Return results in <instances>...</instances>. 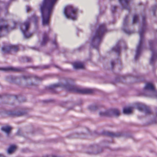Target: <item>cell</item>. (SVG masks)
Listing matches in <instances>:
<instances>
[{"instance_id": "cell-1", "label": "cell", "mask_w": 157, "mask_h": 157, "mask_svg": "<svg viewBox=\"0 0 157 157\" xmlns=\"http://www.w3.org/2000/svg\"><path fill=\"white\" fill-rule=\"evenodd\" d=\"M145 14L142 6L132 8L124 18L123 29L127 34L139 33L144 24Z\"/></svg>"}, {"instance_id": "cell-2", "label": "cell", "mask_w": 157, "mask_h": 157, "mask_svg": "<svg viewBox=\"0 0 157 157\" xmlns=\"http://www.w3.org/2000/svg\"><path fill=\"white\" fill-rule=\"evenodd\" d=\"M122 42L117 45L109 52L105 59V66L108 70L115 73L120 72L123 69L122 62L121 59Z\"/></svg>"}, {"instance_id": "cell-3", "label": "cell", "mask_w": 157, "mask_h": 157, "mask_svg": "<svg viewBox=\"0 0 157 157\" xmlns=\"http://www.w3.org/2000/svg\"><path fill=\"white\" fill-rule=\"evenodd\" d=\"M7 82L19 86H37L41 84V78L33 75H8L6 77Z\"/></svg>"}, {"instance_id": "cell-4", "label": "cell", "mask_w": 157, "mask_h": 157, "mask_svg": "<svg viewBox=\"0 0 157 157\" xmlns=\"http://www.w3.org/2000/svg\"><path fill=\"white\" fill-rule=\"evenodd\" d=\"M38 20L37 16H32L22 24L20 29L26 38L30 37L36 32L38 28Z\"/></svg>"}, {"instance_id": "cell-5", "label": "cell", "mask_w": 157, "mask_h": 157, "mask_svg": "<svg viewBox=\"0 0 157 157\" xmlns=\"http://www.w3.org/2000/svg\"><path fill=\"white\" fill-rule=\"evenodd\" d=\"M57 0H43L41 7L42 24L44 25H48L49 23L51 16L53 7Z\"/></svg>"}, {"instance_id": "cell-6", "label": "cell", "mask_w": 157, "mask_h": 157, "mask_svg": "<svg viewBox=\"0 0 157 157\" xmlns=\"http://www.w3.org/2000/svg\"><path fill=\"white\" fill-rule=\"evenodd\" d=\"M25 97L21 95L5 94L1 96L0 101L1 104L9 106H15L19 105L26 101Z\"/></svg>"}, {"instance_id": "cell-7", "label": "cell", "mask_w": 157, "mask_h": 157, "mask_svg": "<svg viewBox=\"0 0 157 157\" xmlns=\"http://www.w3.org/2000/svg\"><path fill=\"white\" fill-rule=\"evenodd\" d=\"M61 87L65 89L67 91L72 93L81 94H90L93 92V90L90 89L81 87L75 85H72L68 83H61L55 84L51 87Z\"/></svg>"}, {"instance_id": "cell-8", "label": "cell", "mask_w": 157, "mask_h": 157, "mask_svg": "<svg viewBox=\"0 0 157 157\" xmlns=\"http://www.w3.org/2000/svg\"><path fill=\"white\" fill-rule=\"evenodd\" d=\"M107 31L106 25L103 24L99 26L91 41V46L93 48L98 49Z\"/></svg>"}, {"instance_id": "cell-9", "label": "cell", "mask_w": 157, "mask_h": 157, "mask_svg": "<svg viewBox=\"0 0 157 157\" xmlns=\"http://www.w3.org/2000/svg\"><path fill=\"white\" fill-rule=\"evenodd\" d=\"M144 80L143 78L133 75H125L119 76L116 78V81L119 83L124 84H132L140 83Z\"/></svg>"}, {"instance_id": "cell-10", "label": "cell", "mask_w": 157, "mask_h": 157, "mask_svg": "<svg viewBox=\"0 0 157 157\" xmlns=\"http://www.w3.org/2000/svg\"><path fill=\"white\" fill-rule=\"evenodd\" d=\"M15 26V24L14 22L5 20V19H3V20L2 19L1 21V27H0L1 36L2 37L6 36L12 29L14 28Z\"/></svg>"}, {"instance_id": "cell-11", "label": "cell", "mask_w": 157, "mask_h": 157, "mask_svg": "<svg viewBox=\"0 0 157 157\" xmlns=\"http://www.w3.org/2000/svg\"><path fill=\"white\" fill-rule=\"evenodd\" d=\"M27 113V112L26 110L22 109H16L6 110H1V117H16L24 116Z\"/></svg>"}, {"instance_id": "cell-12", "label": "cell", "mask_w": 157, "mask_h": 157, "mask_svg": "<svg viewBox=\"0 0 157 157\" xmlns=\"http://www.w3.org/2000/svg\"><path fill=\"white\" fill-rule=\"evenodd\" d=\"M134 109H136L141 112L145 113L146 115H151L153 114V111L152 109L146 104L141 102H135L132 104Z\"/></svg>"}, {"instance_id": "cell-13", "label": "cell", "mask_w": 157, "mask_h": 157, "mask_svg": "<svg viewBox=\"0 0 157 157\" xmlns=\"http://www.w3.org/2000/svg\"><path fill=\"white\" fill-rule=\"evenodd\" d=\"M104 151L103 147L98 144L90 145L87 147L86 153L89 155H99Z\"/></svg>"}, {"instance_id": "cell-14", "label": "cell", "mask_w": 157, "mask_h": 157, "mask_svg": "<svg viewBox=\"0 0 157 157\" xmlns=\"http://www.w3.org/2000/svg\"><path fill=\"white\" fill-rule=\"evenodd\" d=\"M120 114L121 113L120 110L115 108H111L104 111L101 112L100 113V116L109 118H117L119 117Z\"/></svg>"}, {"instance_id": "cell-15", "label": "cell", "mask_w": 157, "mask_h": 157, "mask_svg": "<svg viewBox=\"0 0 157 157\" xmlns=\"http://www.w3.org/2000/svg\"><path fill=\"white\" fill-rule=\"evenodd\" d=\"M65 14L68 18L72 19H75L77 17V10L76 8L69 5L66 6L65 9Z\"/></svg>"}, {"instance_id": "cell-16", "label": "cell", "mask_w": 157, "mask_h": 157, "mask_svg": "<svg viewBox=\"0 0 157 157\" xmlns=\"http://www.w3.org/2000/svg\"><path fill=\"white\" fill-rule=\"evenodd\" d=\"M19 48L15 45H4L2 48V51L3 53H15L17 52Z\"/></svg>"}, {"instance_id": "cell-17", "label": "cell", "mask_w": 157, "mask_h": 157, "mask_svg": "<svg viewBox=\"0 0 157 157\" xmlns=\"http://www.w3.org/2000/svg\"><path fill=\"white\" fill-rule=\"evenodd\" d=\"M100 135L104 136H108V137H121L125 136L124 134L121 133H115L114 132H109V131H103L100 133Z\"/></svg>"}, {"instance_id": "cell-18", "label": "cell", "mask_w": 157, "mask_h": 157, "mask_svg": "<svg viewBox=\"0 0 157 157\" xmlns=\"http://www.w3.org/2000/svg\"><path fill=\"white\" fill-rule=\"evenodd\" d=\"M132 2L133 0H120L121 5L125 9L131 8Z\"/></svg>"}, {"instance_id": "cell-19", "label": "cell", "mask_w": 157, "mask_h": 157, "mask_svg": "<svg viewBox=\"0 0 157 157\" xmlns=\"http://www.w3.org/2000/svg\"><path fill=\"white\" fill-rule=\"evenodd\" d=\"M18 148V146L17 145L13 144L9 146V147L7 148L6 152L9 155H13L14 153H15Z\"/></svg>"}, {"instance_id": "cell-20", "label": "cell", "mask_w": 157, "mask_h": 157, "mask_svg": "<svg viewBox=\"0 0 157 157\" xmlns=\"http://www.w3.org/2000/svg\"><path fill=\"white\" fill-rule=\"evenodd\" d=\"M13 130V127L9 125H3L1 128V130L5 133L7 135H9Z\"/></svg>"}, {"instance_id": "cell-21", "label": "cell", "mask_w": 157, "mask_h": 157, "mask_svg": "<svg viewBox=\"0 0 157 157\" xmlns=\"http://www.w3.org/2000/svg\"><path fill=\"white\" fill-rule=\"evenodd\" d=\"M134 109V108L133 107L132 105L124 107L123 109L124 113L125 114H127V115L132 114L133 113Z\"/></svg>"}, {"instance_id": "cell-22", "label": "cell", "mask_w": 157, "mask_h": 157, "mask_svg": "<svg viewBox=\"0 0 157 157\" xmlns=\"http://www.w3.org/2000/svg\"><path fill=\"white\" fill-rule=\"evenodd\" d=\"M153 117L151 118V120L148 121L147 122V124H157V109L155 112V113H153Z\"/></svg>"}, {"instance_id": "cell-23", "label": "cell", "mask_w": 157, "mask_h": 157, "mask_svg": "<svg viewBox=\"0 0 157 157\" xmlns=\"http://www.w3.org/2000/svg\"><path fill=\"white\" fill-rule=\"evenodd\" d=\"M73 67L75 69L77 70H79V69H84L85 68V66L83 63L79 62H77L74 63L73 64Z\"/></svg>"}, {"instance_id": "cell-24", "label": "cell", "mask_w": 157, "mask_h": 157, "mask_svg": "<svg viewBox=\"0 0 157 157\" xmlns=\"http://www.w3.org/2000/svg\"><path fill=\"white\" fill-rule=\"evenodd\" d=\"M144 89L146 90H152V91H153V90H155V86L152 83H147V85H146L144 87Z\"/></svg>"}, {"instance_id": "cell-25", "label": "cell", "mask_w": 157, "mask_h": 157, "mask_svg": "<svg viewBox=\"0 0 157 157\" xmlns=\"http://www.w3.org/2000/svg\"><path fill=\"white\" fill-rule=\"evenodd\" d=\"M153 15L154 16L157 18V5L154 6L153 9Z\"/></svg>"}, {"instance_id": "cell-26", "label": "cell", "mask_w": 157, "mask_h": 157, "mask_svg": "<svg viewBox=\"0 0 157 157\" xmlns=\"http://www.w3.org/2000/svg\"><path fill=\"white\" fill-rule=\"evenodd\" d=\"M43 157H61L55 155H47L44 156Z\"/></svg>"}, {"instance_id": "cell-27", "label": "cell", "mask_w": 157, "mask_h": 157, "mask_svg": "<svg viewBox=\"0 0 157 157\" xmlns=\"http://www.w3.org/2000/svg\"><path fill=\"white\" fill-rule=\"evenodd\" d=\"M0 157H6L4 155H3L2 154H1V155H0Z\"/></svg>"}]
</instances>
